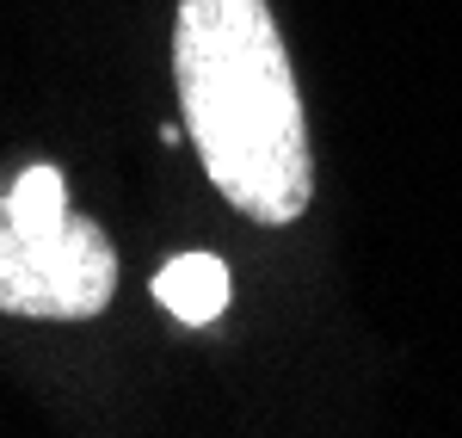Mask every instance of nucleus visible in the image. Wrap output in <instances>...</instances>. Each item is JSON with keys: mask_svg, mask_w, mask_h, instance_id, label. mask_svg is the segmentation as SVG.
Returning <instances> with one entry per match:
<instances>
[{"mask_svg": "<svg viewBox=\"0 0 462 438\" xmlns=\"http://www.w3.org/2000/svg\"><path fill=\"white\" fill-rule=\"evenodd\" d=\"M173 80L210 185L253 222L284 228L315 198L309 117L265 0H179Z\"/></svg>", "mask_w": 462, "mask_h": 438, "instance_id": "f257e3e1", "label": "nucleus"}, {"mask_svg": "<svg viewBox=\"0 0 462 438\" xmlns=\"http://www.w3.org/2000/svg\"><path fill=\"white\" fill-rule=\"evenodd\" d=\"M117 291V254L93 217L69 210L56 167H25L0 191V309L37 322H93Z\"/></svg>", "mask_w": 462, "mask_h": 438, "instance_id": "f03ea898", "label": "nucleus"}, {"mask_svg": "<svg viewBox=\"0 0 462 438\" xmlns=\"http://www.w3.org/2000/svg\"><path fill=\"white\" fill-rule=\"evenodd\" d=\"M154 303L185 322V328H210L228 309V266L216 254H179L154 272Z\"/></svg>", "mask_w": 462, "mask_h": 438, "instance_id": "7ed1b4c3", "label": "nucleus"}]
</instances>
